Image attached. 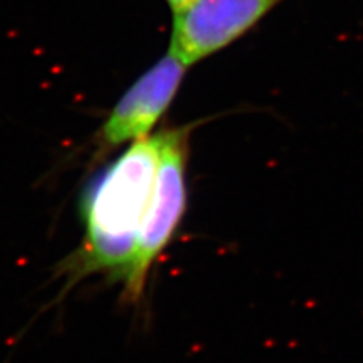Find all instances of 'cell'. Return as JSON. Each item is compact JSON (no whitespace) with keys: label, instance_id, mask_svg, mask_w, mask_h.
<instances>
[{"label":"cell","instance_id":"5b68a950","mask_svg":"<svg viewBox=\"0 0 363 363\" xmlns=\"http://www.w3.org/2000/svg\"><path fill=\"white\" fill-rule=\"evenodd\" d=\"M167 2H168L169 8H172L173 14H177L182 9H185L188 5L194 2V0H167Z\"/></svg>","mask_w":363,"mask_h":363},{"label":"cell","instance_id":"6da1fadb","mask_svg":"<svg viewBox=\"0 0 363 363\" xmlns=\"http://www.w3.org/2000/svg\"><path fill=\"white\" fill-rule=\"evenodd\" d=\"M161 132L136 140L89 182L81 201L85 236L65 265L68 283L91 274L123 280L153 203Z\"/></svg>","mask_w":363,"mask_h":363},{"label":"cell","instance_id":"277c9868","mask_svg":"<svg viewBox=\"0 0 363 363\" xmlns=\"http://www.w3.org/2000/svg\"><path fill=\"white\" fill-rule=\"evenodd\" d=\"M186 68L168 52L141 74L101 124L97 133L100 149L108 152L149 136L174 100Z\"/></svg>","mask_w":363,"mask_h":363},{"label":"cell","instance_id":"7a4b0ae2","mask_svg":"<svg viewBox=\"0 0 363 363\" xmlns=\"http://www.w3.org/2000/svg\"><path fill=\"white\" fill-rule=\"evenodd\" d=\"M194 124L164 128L157 185L147 213L130 265L123 277V298L136 304L144 294L156 259L162 255L177 232L186 209V165L189 136Z\"/></svg>","mask_w":363,"mask_h":363},{"label":"cell","instance_id":"3957f363","mask_svg":"<svg viewBox=\"0 0 363 363\" xmlns=\"http://www.w3.org/2000/svg\"><path fill=\"white\" fill-rule=\"evenodd\" d=\"M280 0H194L174 14L169 53L196 64L242 37Z\"/></svg>","mask_w":363,"mask_h":363}]
</instances>
